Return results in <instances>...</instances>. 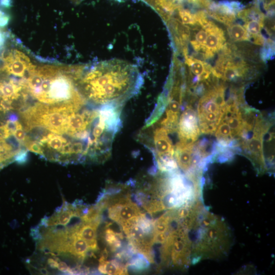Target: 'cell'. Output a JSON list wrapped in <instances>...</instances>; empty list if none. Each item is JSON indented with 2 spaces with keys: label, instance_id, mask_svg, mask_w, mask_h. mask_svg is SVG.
I'll list each match as a JSON object with an SVG mask.
<instances>
[{
  "label": "cell",
  "instance_id": "obj_9",
  "mask_svg": "<svg viewBox=\"0 0 275 275\" xmlns=\"http://www.w3.org/2000/svg\"><path fill=\"white\" fill-rule=\"evenodd\" d=\"M127 265L122 264L118 259H115L108 261L100 258L99 260V271L105 275H127Z\"/></svg>",
  "mask_w": 275,
  "mask_h": 275
},
{
  "label": "cell",
  "instance_id": "obj_20",
  "mask_svg": "<svg viewBox=\"0 0 275 275\" xmlns=\"http://www.w3.org/2000/svg\"><path fill=\"white\" fill-rule=\"evenodd\" d=\"M265 47L263 50V58L267 59L273 53V43L271 40H268L265 43Z\"/></svg>",
  "mask_w": 275,
  "mask_h": 275
},
{
  "label": "cell",
  "instance_id": "obj_2",
  "mask_svg": "<svg viewBox=\"0 0 275 275\" xmlns=\"http://www.w3.org/2000/svg\"><path fill=\"white\" fill-rule=\"evenodd\" d=\"M192 261L222 257L231 246V234L223 220L202 214L194 232Z\"/></svg>",
  "mask_w": 275,
  "mask_h": 275
},
{
  "label": "cell",
  "instance_id": "obj_12",
  "mask_svg": "<svg viewBox=\"0 0 275 275\" xmlns=\"http://www.w3.org/2000/svg\"><path fill=\"white\" fill-rule=\"evenodd\" d=\"M127 265L128 269L135 272H141L149 268L150 262L143 254L137 253L132 255Z\"/></svg>",
  "mask_w": 275,
  "mask_h": 275
},
{
  "label": "cell",
  "instance_id": "obj_15",
  "mask_svg": "<svg viewBox=\"0 0 275 275\" xmlns=\"http://www.w3.org/2000/svg\"><path fill=\"white\" fill-rule=\"evenodd\" d=\"M155 4L159 9L172 12L180 8L182 0H155Z\"/></svg>",
  "mask_w": 275,
  "mask_h": 275
},
{
  "label": "cell",
  "instance_id": "obj_3",
  "mask_svg": "<svg viewBox=\"0 0 275 275\" xmlns=\"http://www.w3.org/2000/svg\"><path fill=\"white\" fill-rule=\"evenodd\" d=\"M269 128V126L265 123L261 114H259L253 130L252 137L251 139L243 140L241 142L244 154L247 156L257 170L261 172L266 170L263 150V138Z\"/></svg>",
  "mask_w": 275,
  "mask_h": 275
},
{
  "label": "cell",
  "instance_id": "obj_14",
  "mask_svg": "<svg viewBox=\"0 0 275 275\" xmlns=\"http://www.w3.org/2000/svg\"><path fill=\"white\" fill-rule=\"evenodd\" d=\"M187 63L192 73L197 76L196 79L198 82L200 81L201 76L210 66L201 60L192 58H188Z\"/></svg>",
  "mask_w": 275,
  "mask_h": 275
},
{
  "label": "cell",
  "instance_id": "obj_23",
  "mask_svg": "<svg viewBox=\"0 0 275 275\" xmlns=\"http://www.w3.org/2000/svg\"><path fill=\"white\" fill-rule=\"evenodd\" d=\"M13 135L21 142L23 144L25 140L26 134L23 128L17 129L13 133Z\"/></svg>",
  "mask_w": 275,
  "mask_h": 275
},
{
  "label": "cell",
  "instance_id": "obj_22",
  "mask_svg": "<svg viewBox=\"0 0 275 275\" xmlns=\"http://www.w3.org/2000/svg\"><path fill=\"white\" fill-rule=\"evenodd\" d=\"M207 37V34L205 30H201L196 35V41L203 45L204 47L205 43Z\"/></svg>",
  "mask_w": 275,
  "mask_h": 275
},
{
  "label": "cell",
  "instance_id": "obj_11",
  "mask_svg": "<svg viewBox=\"0 0 275 275\" xmlns=\"http://www.w3.org/2000/svg\"><path fill=\"white\" fill-rule=\"evenodd\" d=\"M238 16L244 22L255 20L264 23L265 15L256 6L241 10L238 12Z\"/></svg>",
  "mask_w": 275,
  "mask_h": 275
},
{
  "label": "cell",
  "instance_id": "obj_27",
  "mask_svg": "<svg viewBox=\"0 0 275 275\" xmlns=\"http://www.w3.org/2000/svg\"><path fill=\"white\" fill-rule=\"evenodd\" d=\"M13 4V0H0V7L10 8Z\"/></svg>",
  "mask_w": 275,
  "mask_h": 275
},
{
  "label": "cell",
  "instance_id": "obj_7",
  "mask_svg": "<svg viewBox=\"0 0 275 275\" xmlns=\"http://www.w3.org/2000/svg\"><path fill=\"white\" fill-rule=\"evenodd\" d=\"M101 220L102 219L89 223L82 221L74 225L76 233L87 242L90 251L96 252L99 249L97 232Z\"/></svg>",
  "mask_w": 275,
  "mask_h": 275
},
{
  "label": "cell",
  "instance_id": "obj_1",
  "mask_svg": "<svg viewBox=\"0 0 275 275\" xmlns=\"http://www.w3.org/2000/svg\"><path fill=\"white\" fill-rule=\"evenodd\" d=\"M79 79L86 98L99 105H122L134 91V76L130 73L105 72L97 67Z\"/></svg>",
  "mask_w": 275,
  "mask_h": 275
},
{
  "label": "cell",
  "instance_id": "obj_19",
  "mask_svg": "<svg viewBox=\"0 0 275 275\" xmlns=\"http://www.w3.org/2000/svg\"><path fill=\"white\" fill-rule=\"evenodd\" d=\"M28 158V152L27 149H23L22 148L14 157V162L22 164L27 162Z\"/></svg>",
  "mask_w": 275,
  "mask_h": 275
},
{
  "label": "cell",
  "instance_id": "obj_10",
  "mask_svg": "<svg viewBox=\"0 0 275 275\" xmlns=\"http://www.w3.org/2000/svg\"><path fill=\"white\" fill-rule=\"evenodd\" d=\"M124 238L122 233L116 232L107 224L104 232V240L112 252H116L121 248V240Z\"/></svg>",
  "mask_w": 275,
  "mask_h": 275
},
{
  "label": "cell",
  "instance_id": "obj_26",
  "mask_svg": "<svg viewBox=\"0 0 275 275\" xmlns=\"http://www.w3.org/2000/svg\"><path fill=\"white\" fill-rule=\"evenodd\" d=\"M11 134L7 130L5 125L0 126V136L3 138L4 139L7 138Z\"/></svg>",
  "mask_w": 275,
  "mask_h": 275
},
{
  "label": "cell",
  "instance_id": "obj_18",
  "mask_svg": "<svg viewBox=\"0 0 275 275\" xmlns=\"http://www.w3.org/2000/svg\"><path fill=\"white\" fill-rule=\"evenodd\" d=\"M179 15L183 23L194 25L196 23L194 15L186 9H179Z\"/></svg>",
  "mask_w": 275,
  "mask_h": 275
},
{
  "label": "cell",
  "instance_id": "obj_24",
  "mask_svg": "<svg viewBox=\"0 0 275 275\" xmlns=\"http://www.w3.org/2000/svg\"><path fill=\"white\" fill-rule=\"evenodd\" d=\"M10 19L8 14L0 10V27L4 28L7 26L9 22Z\"/></svg>",
  "mask_w": 275,
  "mask_h": 275
},
{
  "label": "cell",
  "instance_id": "obj_16",
  "mask_svg": "<svg viewBox=\"0 0 275 275\" xmlns=\"http://www.w3.org/2000/svg\"><path fill=\"white\" fill-rule=\"evenodd\" d=\"M264 24L255 20L245 22L244 28L246 29L250 35H255L261 33Z\"/></svg>",
  "mask_w": 275,
  "mask_h": 275
},
{
  "label": "cell",
  "instance_id": "obj_4",
  "mask_svg": "<svg viewBox=\"0 0 275 275\" xmlns=\"http://www.w3.org/2000/svg\"><path fill=\"white\" fill-rule=\"evenodd\" d=\"M177 129L179 142L185 144H193L200 135L197 115L191 106L181 115Z\"/></svg>",
  "mask_w": 275,
  "mask_h": 275
},
{
  "label": "cell",
  "instance_id": "obj_25",
  "mask_svg": "<svg viewBox=\"0 0 275 275\" xmlns=\"http://www.w3.org/2000/svg\"><path fill=\"white\" fill-rule=\"evenodd\" d=\"M249 40L257 45H263L265 43L264 37L260 34L255 35H250Z\"/></svg>",
  "mask_w": 275,
  "mask_h": 275
},
{
  "label": "cell",
  "instance_id": "obj_13",
  "mask_svg": "<svg viewBox=\"0 0 275 275\" xmlns=\"http://www.w3.org/2000/svg\"><path fill=\"white\" fill-rule=\"evenodd\" d=\"M228 32L229 37L234 41L249 40V34L245 28L240 24L229 25Z\"/></svg>",
  "mask_w": 275,
  "mask_h": 275
},
{
  "label": "cell",
  "instance_id": "obj_6",
  "mask_svg": "<svg viewBox=\"0 0 275 275\" xmlns=\"http://www.w3.org/2000/svg\"><path fill=\"white\" fill-rule=\"evenodd\" d=\"M207 37L205 43L203 51L206 58L212 57L215 52L220 50L225 42L223 31L213 24L206 29Z\"/></svg>",
  "mask_w": 275,
  "mask_h": 275
},
{
  "label": "cell",
  "instance_id": "obj_17",
  "mask_svg": "<svg viewBox=\"0 0 275 275\" xmlns=\"http://www.w3.org/2000/svg\"><path fill=\"white\" fill-rule=\"evenodd\" d=\"M23 145L26 146L28 150L44 157L43 147L39 143L25 139Z\"/></svg>",
  "mask_w": 275,
  "mask_h": 275
},
{
  "label": "cell",
  "instance_id": "obj_8",
  "mask_svg": "<svg viewBox=\"0 0 275 275\" xmlns=\"http://www.w3.org/2000/svg\"><path fill=\"white\" fill-rule=\"evenodd\" d=\"M193 144L177 143L174 148V156L177 165L185 172L193 168Z\"/></svg>",
  "mask_w": 275,
  "mask_h": 275
},
{
  "label": "cell",
  "instance_id": "obj_21",
  "mask_svg": "<svg viewBox=\"0 0 275 275\" xmlns=\"http://www.w3.org/2000/svg\"><path fill=\"white\" fill-rule=\"evenodd\" d=\"M5 126L9 132L12 134L17 129L23 128L22 125L18 121L12 122L7 120Z\"/></svg>",
  "mask_w": 275,
  "mask_h": 275
},
{
  "label": "cell",
  "instance_id": "obj_5",
  "mask_svg": "<svg viewBox=\"0 0 275 275\" xmlns=\"http://www.w3.org/2000/svg\"><path fill=\"white\" fill-rule=\"evenodd\" d=\"M83 208L79 204L70 205L65 203L50 218L44 221L47 226L58 225L67 226L74 217H80L82 215Z\"/></svg>",
  "mask_w": 275,
  "mask_h": 275
},
{
  "label": "cell",
  "instance_id": "obj_28",
  "mask_svg": "<svg viewBox=\"0 0 275 275\" xmlns=\"http://www.w3.org/2000/svg\"><path fill=\"white\" fill-rule=\"evenodd\" d=\"M8 120L15 122L19 120V116L15 113H10L7 117Z\"/></svg>",
  "mask_w": 275,
  "mask_h": 275
}]
</instances>
